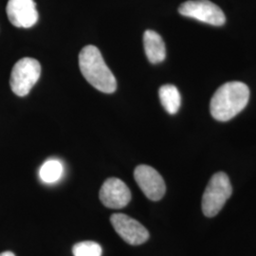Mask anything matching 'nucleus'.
Returning <instances> with one entry per match:
<instances>
[{
	"label": "nucleus",
	"mask_w": 256,
	"mask_h": 256,
	"mask_svg": "<svg viewBox=\"0 0 256 256\" xmlns=\"http://www.w3.org/2000/svg\"><path fill=\"white\" fill-rule=\"evenodd\" d=\"M248 100L250 90L246 84L226 82L218 88L210 100V114L220 122H227L244 110Z\"/></svg>",
	"instance_id": "obj_1"
},
{
	"label": "nucleus",
	"mask_w": 256,
	"mask_h": 256,
	"mask_svg": "<svg viewBox=\"0 0 256 256\" xmlns=\"http://www.w3.org/2000/svg\"><path fill=\"white\" fill-rule=\"evenodd\" d=\"M79 68L84 79L99 92L110 94L116 90V78L98 48L92 45L82 48L79 54Z\"/></svg>",
	"instance_id": "obj_2"
},
{
	"label": "nucleus",
	"mask_w": 256,
	"mask_h": 256,
	"mask_svg": "<svg viewBox=\"0 0 256 256\" xmlns=\"http://www.w3.org/2000/svg\"><path fill=\"white\" fill-rule=\"evenodd\" d=\"M232 194L229 176L223 172L212 176L202 196V210L207 218L216 216Z\"/></svg>",
	"instance_id": "obj_3"
},
{
	"label": "nucleus",
	"mask_w": 256,
	"mask_h": 256,
	"mask_svg": "<svg viewBox=\"0 0 256 256\" xmlns=\"http://www.w3.org/2000/svg\"><path fill=\"white\" fill-rule=\"evenodd\" d=\"M40 75V63L34 58L24 57L16 62L12 68L10 78V88L16 95L24 97L30 93L36 84Z\"/></svg>",
	"instance_id": "obj_4"
},
{
	"label": "nucleus",
	"mask_w": 256,
	"mask_h": 256,
	"mask_svg": "<svg viewBox=\"0 0 256 256\" xmlns=\"http://www.w3.org/2000/svg\"><path fill=\"white\" fill-rule=\"evenodd\" d=\"M178 12L183 16L196 19L212 26H222L226 22L222 10L209 0L186 1L178 8Z\"/></svg>",
	"instance_id": "obj_5"
},
{
	"label": "nucleus",
	"mask_w": 256,
	"mask_h": 256,
	"mask_svg": "<svg viewBox=\"0 0 256 256\" xmlns=\"http://www.w3.org/2000/svg\"><path fill=\"white\" fill-rule=\"evenodd\" d=\"M110 222L122 239L130 245L144 244L149 238L146 228L124 214H113L110 216Z\"/></svg>",
	"instance_id": "obj_6"
},
{
	"label": "nucleus",
	"mask_w": 256,
	"mask_h": 256,
	"mask_svg": "<svg viewBox=\"0 0 256 256\" xmlns=\"http://www.w3.org/2000/svg\"><path fill=\"white\" fill-rule=\"evenodd\" d=\"M134 178L147 198L152 202H158L164 198L166 192L164 180L153 167L138 165L134 171Z\"/></svg>",
	"instance_id": "obj_7"
},
{
	"label": "nucleus",
	"mask_w": 256,
	"mask_h": 256,
	"mask_svg": "<svg viewBox=\"0 0 256 256\" xmlns=\"http://www.w3.org/2000/svg\"><path fill=\"white\" fill-rule=\"evenodd\" d=\"M99 196L106 207L110 209H122L131 200V192L122 180L110 178L102 185Z\"/></svg>",
	"instance_id": "obj_8"
},
{
	"label": "nucleus",
	"mask_w": 256,
	"mask_h": 256,
	"mask_svg": "<svg viewBox=\"0 0 256 256\" xmlns=\"http://www.w3.org/2000/svg\"><path fill=\"white\" fill-rule=\"evenodd\" d=\"M7 16L10 22L16 28L32 27L38 21V12L34 0H9Z\"/></svg>",
	"instance_id": "obj_9"
},
{
	"label": "nucleus",
	"mask_w": 256,
	"mask_h": 256,
	"mask_svg": "<svg viewBox=\"0 0 256 256\" xmlns=\"http://www.w3.org/2000/svg\"><path fill=\"white\" fill-rule=\"evenodd\" d=\"M144 46L147 59L152 64L164 61L166 48L162 36L154 30H148L144 34Z\"/></svg>",
	"instance_id": "obj_10"
},
{
	"label": "nucleus",
	"mask_w": 256,
	"mask_h": 256,
	"mask_svg": "<svg viewBox=\"0 0 256 256\" xmlns=\"http://www.w3.org/2000/svg\"><path fill=\"white\" fill-rule=\"evenodd\" d=\"M160 100L169 114H176L182 104V97L178 90L173 84H165L160 88Z\"/></svg>",
	"instance_id": "obj_11"
},
{
	"label": "nucleus",
	"mask_w": 256,
	"mask_h": 256,
	"mask_svg": "<svg viewBox=\"0 0 256 256\" xmlns=\"http://www.w3.org/2000/svg\"><path fill=\"white\" fill-rule=\"evenodd\" d=\"M63 174V165L57 160H46L40 168V178L46 183H54L60 180Z\"/></svg>",
	"instance_id": "obj_12"
},
{
	"label": "nucleus",
	"mask_w": 256,
	"mask_h": 256,
	"mask_svg": "<svg viewBox=\"0 0 256 256\" xmlns=\"http://www.w3.org/2000/svg\"><path fill=\"white\" fill-rule=\"evenodd\" d=\"M72 254L74 256H102V250L96 242L82 241L74 245Z\"/></svg>",
	"instance_id": "obj_13"
},
{
	"label": "nucleus",
	"mask_w": 256,
	"mask_h": 256,
	"mask_svg": "<svg viewBox=\"0 0 256 256\" xmlns=\"http://www.w3.org/2000/svg\"><path fill=\"white\" fill-rule=\"evenodd\" d=\"M0 256H16L14 252H1Z\"/></svg>",
	"instance_id": "obj_14"
}]
</instances>
